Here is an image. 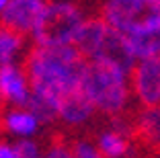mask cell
<instances>
[{
    "label": "cell",
    "mask_w": 160,
    "mask_h": 158,
    "mask_svg": "<svg viewBox=\"0 0 160 158\" xmlns=\"http://www.w3.org/2000/svg\"><path fill=\"white\" fill-rule=\"evenodd\" d=\"M84 66L86 58L76 45H35L25 56V72L31 84L29 109H33L43 123H53L60 103L80 90Z\"/></svg>",
    "instance_id": "obj_1"
},
{
    "label": "cell",
    "mask_w": 160,
    "mask_h": 158,
    "mask_svg": "<svg viewBox=\"0 0 160 158\" xmlns=\"http://www.w3.org/2000/svg\"><path fill=\"white\" fill-rule=\"evenodd\" d=\"M101 13L136 62L160 56V0H103Z\"/></svg>",
    "instance_id": "obj_2"
},
{
    "label": "cell",
    "mask_w": 160,
    "mask_h": 158,
    "mask_svg": "<svg viewBox=\"0 0 160 158\" xmlns=\"http://www.w3.org/2000/svg\"><path fill=\"white\" fill-rule=\"evenodd\" d=\"M82 93L105 117H123L132 105V70L115 60H86Z\"/></svg>",
    "instance_id": "obj_3"
},
{
    "label": "cell",
    "mask_w": 160,
    "mask_h": 158,
    "mask_svg": "<svg viewBox=\"0 0 160 158\" xmlns=\"http://www.w3.org/2000/svg\"><path fill=\"white\" fill-rule=\"evenodd\" d=\"M84 23V10L74 0H49L31 33V39L35 45L45 47L76 45Z\"/></svg>",
    "instance_id": "obj_4"
},
{
    "label": "cell",
    "mask_w": 160,
    "mask_h": 158,
    "mask_svg": "<svg viewBox=\"0 0 160 158\" xmlns=\"http://www.w3.org/2000/svg\"><path fill=\"white\" fill-rule=\"evenodd\" d=\"M76 47L86 60H115L119 64L133 70L136 60L129 54L125 41L117 31L101 17V19H86L84 27L76 39Z\"/></svg>",
    "instance_id": "obj_5"
},
{
    "label": "cell",
    "mask_w": 160,
    "mask_h": 158,
    "mask_svg": "<svg viewBox=\"0 0 160 158\" xmlns=\"http://www.w3.org/2000/svg\"><path fill=\"white\" fill-rule=\"evenodd\" d=\"M132 93L142 107L160 105V56L136 62L132 70Z\"/></svg>",
    "instance_id": "obj_6"
},
{
    "label": "cell",
    "mask_w": 160,
    "mask_h": 158,
    "mask_svg": "<svg viewBox=\"0 0 160 158\" xmlns=\"http://www.w3.org/2000/svg\"><path fill=\"white\" fill-rule=\"evenodd\" d=\"M47 2L49 0H10L4 14L0 17V23L23 35H31L35 25L41 19Z\"/></svg>",
    "instance_id": "obj_7"
},
{
    "label": "cell",
    "mask_w": 160,
    "mask_h": 158,
    "mask_svg": "<svg viewBox=\"0 0 160 158\" xmlns=\"http://www.w3.org/2000/svg\"><path fill=\"white\" fill-rule=\"evenodd\" d=\"M0 94H2V103H6L8 107H29L31 84L21 64H10L0 68Z\"/></svg>",
    "instance_id": "obj_8"
},
{
    "label": "cell",
    "mask_w": 160,
    "mask_h": 158,
    "mask_svg": "<svg viewBox=\"0 0 160 158\" xmlns=\"http://www.w3.org/2000/svg\"><path fill=\"white\" fill-rule=\"evenodd\" d=\"M94 142L105 158H125L132 152V127L121 117H113V123L101 131Z\"/></svg>",
    "instance_id": "obj_9"
},
{
    "label": "cell",
    "mask_w": 160,
    "mask_h": 158,
    "mask_svg": "<svg viewBox=\"0 0 160 158\" xmlns=\"http://www.w3.org/2000/svg\"><path fill=\"white\" fill-rule=\"evenodd\" d=\"M41 125L43 121L29 107H8L0 117V127L17 140L35 138L41 130Z\"/></svg>",
    "instance_id": "obj_10"
},
{
    "label": "cell",
    "mask_w": 160,
    "mask_h": 158,
    "mask_svg": "<svg viewBox=\"0 0 160 158\" xmlns=\"http://www.w3.org/2000/svg\"><path fill=\"white\" fill-rule=\"evenodd\" d=\"M94 115H97V109H94V105L88 101V97L82 93V89L72 93V94H68V97L60 103V109H58V119L68 127L88 125Z\"/></svg>",
    "instance_id": "obj_11"
},
{
    "label": "cell",
    "mask_w": 160,
    "mask_h": 158,
    "mask_svg": "<svg viewBox=\"0 0 160 158\" xmlns=\"http://www.w3.org/2000/svg\"><path fill=\"white\" fill-rule=\"evenodd\" d=\"M27 49V35L0 23V68L19 64Z\"/></svg>",
    "instance_id": "obj_12"
},
{
    "label": "cell",
    "mask_w": 160,
    "mask_h": 158,
    "mask_svg": "<svg viewBox=\"0 0 160 158\" xmlns=\"http://www.w3.org/2000/svg\"><path fill=\"white\" fill-rule=\"evenodd\" d=\"M136 131L148 146L160 148V105L158 107H142L136 119Z\"/></svg>",
    "instance_id": "obj_13"
},
{
    "label": "cell",
    "mask_w": 160,
    "mask_h": 158,
    "mask_svg": "<svg viewBox=\"0 0 160 158\" xmlns=\"http://www.w3.org/2000/svg\"><path fill=\"white\" fill-rule=\"evenodd\" d=\"M72 152H74V158H105L101 154L97 142L86 138H78L72 142Z\"/></svg>",
    "instance_id": "obj_14"
},
{
    "label": "cell",
    "mask_w": 160,
    "mask_h": 158,
    "mask_svg": "<svg viewBox=\"0 0 160 158\" xmlns=\"http://www.w3.org/2000/svg\"><path fill=\"white\" fill-rule=\"evenodd\" d=\"M14 148L19 158H43V150L35 138H25V140H17Z\"/></svg>",
    "instance_id": "obj_15"
},
{
    "label": "cell",
    "mask_w": 160,
    "mask_h": 158,
    "mask_svg": "<svg viewBox=\"0 0 160 158\" xmlns=\"http://www.w3.org/2000/svg\"><path fill=\"white\" fill-rule=\"evenodd\" d=\"M43 158H74V152H72L70 144L58 140V142L47 146V150L43 152Z\"/></svg>",
    "instance_id": "obj_16"
},
{
    "label": "cell",
    "mask_w": 160,
    "mask_h": 158,
    "mask_svg": "<svg viewBox=\"0 0 160 158\" xmlns=\"http://www.w3.org/2000/svg\"><path fill=\"white\" fill-rule=\"evenodd\" d=\"M0 158H19L14 144H10V142H4V140H0Z\"/></svg>",
    "instance_id": "obj_17"
},
{
    "label": "cell",
    "mask_w": 160,
    "mask_h": 158,
    "mask_svg": "<svg viewBox=\"0 0 160 158\" xmlns=\"http://www.w3.org/2000/svg\"><path fill=\"white\" fill-rule=\"evenodd\" d=\"M8 2H10V0H0V17L4 14V10H6V6H8Z\"/></svg>",
    "instance_id": "obj_18"
},
{
    "label": "cell",
    "mask_w": 160,
    "mask_h": 158,
    "mask_svg": "<svg viewBox=\"0 0 160 158\" xmlns=\"http://www.w3.org/2000/svg\"><path fill=\"white\" fill-rule=\"evenodd\" d=\"M0 103H2V94H0Z\"/></svg>",
    "instance_id": "obj_19"
}]
</instances>
